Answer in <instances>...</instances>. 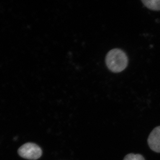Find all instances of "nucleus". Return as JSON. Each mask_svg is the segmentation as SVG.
Wrapping results in <instances>:
<instances>
[{
	"label": "nucleus",
	"instance_id": "obj_1",
	"mask_svg": "<svg viewBox=\"0 0 160 160\" xmlns=\"http://www.w3.org/2000/svg\"><path fill=\"white\" fill-rule=\"evenodd\" d=\"M106 63L110 71L114 72H121L128 66V57L123 50L112 49L106 55Z\"/></svg>",
	"mask_w": 160,
	"mask_h": 160
},
{
	"label": "nucleus",
	"instance_id": "obj_2",
	"mask_svg": "<svg viewBox=\"0 0 160 160\" xmlns=\"http://www.w3.org/2000/svg\"><path fill=\"white\" fill-rule=\"evenodd\" d=\"M18 153L21 157L26 159L36 160L42 156V151L37 144L29 142L21 146Z\"/></svg>",
	"mask_w": 160,
	"mask_h": 160
},
{
	"label": "nucleus",
	"instance_id": "obj_3",
	"mask_svg": "<svg viewBox=\"0 0 160 160\" xmlns=\"http://www.w3.org/2000/svg\"><path fill=\"white\" fill-rule=\"evenodd\" d=\"M147 142L152 151L160 152V126L155 128L150 132Z\"/></svg>",
	"mask_w": 160,
	"mask_h": 160
},
{
	"label": "nucleus",
	"instance_id": "obj_4",
	"mask_svg": "<svg viewBox=\"0 0 160 160\" xmlns=\"http://www.w3.org/2000/svg\"><path fill=\"white\" fill-rule=\"evenodd\" d=\"M142 2L149 9L154 10H160V0H143Z\"/></svg>",
	"mask_w": 160,
	"mask_h": 160
},
{
	"label": "nucleus",
	"instance_id": "obj_5",
	"mask_svg": "<svg viewBox=\"0 0 160 160\" xmlns=\"http://www.w3.org/2000/svg\"><path fill=\"white\" fill-rule=\"evenodd\" d=\"M123 160H145V159L141 154L131 153L126 155Z\"/></svg>",
	"mask_w": 160,
	"mask_h": 160
}]
</instances>
